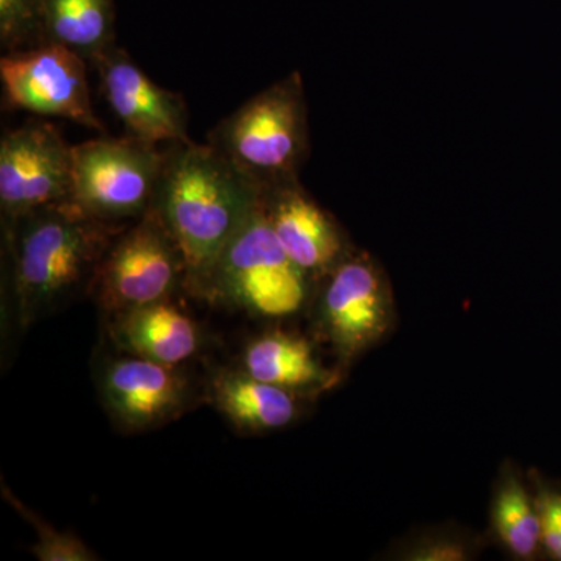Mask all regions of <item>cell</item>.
<instances>
[{
  "mask_svg": "<svg viewBox=\"0 0 561 561\" xmlns=\"http://www.w3.org/2000/svg\"><path fill=\"white\" fill-rule=\"evenodd\" d=\"M44 43V0H0V46L5 54Z\"/></svg>",
  "mask_w": 561,
  "mask_h": 561,
  "instance_id": "obj_18",
  "label": "cell"
},
{
  "mask_svg": "<svg viewBox=\"0 0 561 561\" xmlns=\"http://www.w3.org/2000/svg\"><path fill=\"white\" fill-rule=\"evenodd\" d=\"M113 342L130 356L179 367L202 345L197 323L171 300L114 313Z\"/></svg>",
  "mask_w": 561,
  "mask_h": 561,
  "instance_id": "obj_13",
  "label": "cell"
},
{
  "mask_svg": "<svg viewBox=\"0 0 561 561\" xmlns=\"http://www.w3.org/2000/svg\"><path fill=\"white\" fill-rule=\"evenodd\" d=\"M72 197V146L49 122L27 121L0 140V209L13 220Z\"/></svg>",
  "mask_w": 561,
  "mask_h": 561,
  "instance_id": "obj_8",
  "label": "cell"
},
{
  "mask_svg": "<svg viewBox=\"0 0 561 561\" xmlns=\"http://www.w3.org/2000/svg\"><path fill=\"white\" fill-rule=\"evenodd\" d=\"M242 370L294 393L327 389L337 379L320 364L311 343L286 332H267L251 341L243 351Z\"/></svg>",
  "mask_w": 561,
  "mask_h": 561,
  "instance_id": "obj_15",
  "label": "cell"
},
{
  "mask_svg": "<svg viewBox=\"0 0 561 561\" xmlns=\"http://www.w3.org/2000/svg\"><path fill=\"white\" fill-rule=\"evenodd\" d=\"M208 142L260 187L297 179L308 153V108L291 73L251 98L210 131Z\"/></svg>",
  "mask_w": 561,
  "mask_h": 561,
  "instance_id": "obj_3",
  "label": "cell"
},
{
  "mask_svg": "<svg viewBox=\"0 0 561 561\" xmlns=\"http://www.w3.org/2000/svg\"><path fill=\"white\" fill-rule=\"evenodd\" d=\"M18 511L24 513L38 530V542L32 548L33 556L41 561H94L98 556L72 534H61L51 529L49 524L39 522L38 516L24 511L20 502L14 501Z\"/></svg>",
  "mask_w": 561,
  "mask_h": 561,
  "instance_id": "obj_19",
  "label": "cell"
},
{
  "mask_svg": "<svg viewBox=\"0 0 561 561\" xmlns=\"http://www.w3.org/2000/svg\"><path fill=\"white\" fill-rule=\"evenodd\" d=\"M309 280L280 247L260 198L194 294L253 316L279 319L300 311Z\"/></svg>",
  "mask_w": 561,
  "mask_h": 561,
  "instance_id": "obj_4",
  "label": "cell"
},
{
  "mask_svg": "<svg viewBox=\"0 0 561 561\" xmlns=\"http://www.w3.org/2000/svg\"><path fill=\"white\" fill-rule=\"evenodd\" d=\"M261 202L280 247L309 278H323L346 256L341 228L297 179L261 187Z\"/></svg>",
  "mask_w": 561,
  "mask_h": 561,
  "instance_id": "obj_12",
  "label": "cell"
},
{
  "mask_svg": "<svg viewBox=\"0 0 561 561\" xmlns=\"http://www.w3.org/2000/svg\"><path fill=\"white\" fill-rule=\"evenodd\" d=\"M535 481V501L540 515L541 548L549 559L561 561V489L546 479Z\"/></svg>",
  "mask_w": 561,
  "mask_h": 561,
  "instance_id": "obj_20",
  "label": "cell"
},
{
  "mask_svg": "<svg viewBox=\"0 0 561 561\" xmlns=\"http://www.w3.org/2000/svg\"><path fill=\"white\" fill-rule=\"evenodd\" d=\"M47 43L60 44L92 65L114 44L113 0H44Z\"/></svg>",
  "mask_w": 561,
  "mask_h": 561,
  "instance_id": "obj_16",
  "label": "cell"
},
{
  "mask_svg": "<svg viewBox=\"0 0 561 561\" xmlns=\"http://www.w3.org/2000/svg\"><path fill=\"white\" fill-rule=\"evenodd\" d=\"M493 524L505 548L522 560H531L541 551L540 515L535 494L518 476H505L493 502Z\"/></svg>",
  "mask_w": 561,
  "mask_h": 561,
  "instance_id": "obj_17",
  "label": "cell"
},
{
  "mask_svg": "<svg viewBox=\"0 0 561 561\" xmlns=\"http://www.w3.org/2000/svg\"><path fill=\"white\" fill-rule=\"evenodd\" d=\"M164 158L157 144L130 135L77 144L70 202L108 224L139 220L153 205Z\"/></svg>",
  "mask_w": 561,
  "mask_h": 561,
  "instance_id": "obj_5",
  "label": "cell"
},
{
  "mask_svg": "<svg viewBox=\"0 0 561 561\" xmlns=\"http://www.w3.org/2000/svg\"><path fill=\"white\" fill-rule=\"evenodd\" d=\"M125 227L95 219L70 201L3 221L22 328L91 290L103 256Z\"/></svg>",
  "mask_w": 561,
  "mask_h": 561,
  "instance_id": "obj_2",
  "label": "cell"
},
{
  "mask_svg": "<svg viewBox=\"0 0 561 561\" xmlns=\"http://www.w3.org/2000/svg\"><path fill=\"white\" fill-rule=\"evenodd\" d=\"M210 401L236 430L253 434L283 430L298 416L294 391L261 381L243 370L217 375L210 386Z\"/></svg>",
  "mask_w": 561,
  "mask_h": 561,
  "instance_id": "obj_14",
  "label": "cell"
},
{
  "mask_svg": "<svg viewBox=\"0 0 561 561\" xmlns=\"http://www.w3.org/2000/svg\"><path fill=\"white\" fill-rule=\"evenodd\" d=\"M88 61L60 44L44 43L0 58L3 108L61 117L105 133L92 108Z\"/></svg>",
  "mask_w": 561,
  "mask_h": 561,
  "instance_id": "obj_7",
  "label": "cell"
},
{
  "mask_svg": "<svg viewBox=\"0 0 561 561\" xmlns=\"http://www.w3.org/2000/svg\"><path fill=\"white\" fill-rule=\"evenodd\" d=\"M180 286L186 287V262L160 216L150 209L114 238L91 290L101 308L114 316L171 300Z\"/></svg>",
  "mask_w": 561,
  "mask_h": 561,
  "instance_id": "obj_6",
  "label": "cell"
},
{
  "mask_svg": "<svg viewBox=\"0 0 561 561\" xmlns=\"http://www.w3.org/2000/svg\"><path fill=\"white\" fill-rule=\"evenodd\" d=\"M99 390L111 420L127 432L169 423L186 411L192 397L190 381L179 367L138 356L103 365Z\"/></svg>",
  "mask_w": 561,
  "mask_h": 561,
  "instance_id": "obj_11",
  "label": "cell"
},
{
  "mask_svg": "<svg viewBox=\"0 0 561 561\" xmlns=\"http://www.w3.org/2000/svg\"><path fill=\"white\" fill-rule=\"evenodd\" d=\"M319 301L321 332L342 360L381 341L391 321V297L378 265L365 256L345 257L328 275Z\"/></svg>",
  "mask_w": 561,
  "mask_h": 561,
  "instance_id": "obj_9",
  "label": "cell"
},
{
  "mask_svg": "<svg viewBox=\"0 0 561 561\" xmlns=\"http://www.w3.org/2000/svg\"><path fill=\"white\" fill-rule=\"evenodd\" d=\"M92 66L101 79L103 98L127 135L157 146L190 142L184 99L158 87L127 51L111 47Z\"/></svg>",
  "mask_w": 561,
  "mask_h": 561,
  "instance_id": "obj_10",
  "label": "cell"
},
{
  "mask_svg": "<svg viewBox=\"0 0 561 561\" xmlns=\"http://www.w3.org/2000/svg\"><path fill=\"white\" fill-rule=\"evenodd\" d=\"M260 198L261 187L209 142H175L165 150L151 209L183 254L192 294Z\"/></svg>",
  "mask_w": 561,
  "mask_h": 561,
  "instance_id": "obj_1",
  "label": "cell"
}]
</instances>
